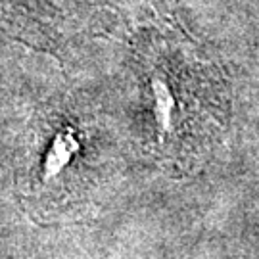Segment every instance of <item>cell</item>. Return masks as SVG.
<instances>
[{"label":"cell","mask_w":259,"mask_h":259,"mask_svg":"<svg viewBox=\"0 0 259 259\" xmlns=\"http://www.w3.org/2000/svg\"><path fill=\"white\" fill-rule=\"evenodd\" d=\"M56 4H64V2H67V0H54Z\"/></svg>","instance_id":"7a4b0ae2"},{"label":"cell","mask_w":259,"mask_h":259,"mask_svg":"<svg viewBox=\"0 0 259 259\" xmlns=\"http://www.w3.org/2000/svg\"><path fill=\"white\" fill-rule=\"evenodd\" d=\"M154 98V117L161 139H171L177 129V98L163 75H154L150 81Z\"/></svg>","instance_id":"6da1fadb"}]
</instances>
